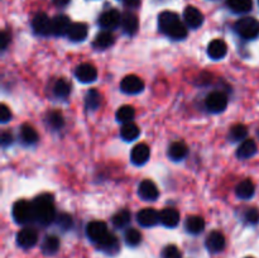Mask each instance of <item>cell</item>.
<instances>
[{
	"instance_id": "cell-39",
	"label": "cell",
	"mask_w": 259,
	"mask_h": 258,
	"mask_svg": "<svg viewBox=\"0 0 259 258\" xmlns=\"http://www.w3.org/2000/svg\"><path fill=\"white\" fill-rule=\"evenodd\" d=\"M55 222L57 223L58 227L63 230H68L71 227H72V218H71L68 214H65V212L57 215Z\"/></svg>"
},
{
	"instance_id": "cell-20",
	"label": "cell",
	"mask_w": 259,
	"mask_h": 258,
	"mask_svg": "<svg viewBox=\"0 0 259 258\" xmlns=\"http://www.w3.org/2000/svg\"><path fill=\"white\" fill-rule=\"evenodd\" d=\"M67 35L72 42H82L88 37V25L83 23H72Z\"/></svg>"
},
{
	"instance_id": "cell-44",
	"label": "cell",
	"mask_w": 259,
	"mask_h": 258,
	"mask_svg": "<svg viewBox=\"0 0 259 258\" xmlns=\"http://www.w3.org/2000/svg\"><path fill=\"white\" fill-rule=\"evenodd\" d=\"M8 43H9V35L7 34V32H2V35H0V48L5 50Z\"/></svg>"
},
{
	"instance_id": "cell-29",
	"label": "cell",
	"mask_w": 259,
	"mask_h": 258,
	"mask_svg": "<svg viewBox=\"0 0 259 258\" xmlns=\"http://www.w3.org/2000/svg\"><path fill=\"white\" fill-rule=\"evenodd\" d=\"M98 244L100 245L101 249L105 250V252L108 253H116L119 250L118 238L114 234H110V233H109L101 242H99Z\"/></svg>"
},
{
	"instance_id": "cell-43",
	"label": "cell",
	"mask_w": 259,
	"mask_h": 258,
	"mask_svg": "<svg viewBox=\"0 0 259 258\" xmlns=\"http://www.w3.org/2000/svg\"><path fill=\"white\" fill-rule=\"evenodd\" d=\"M13 143V136L8 132H4L2 134V146L3 147H8Z\"/></svg>"
},
{
	"instance_id": "cell-38",
	"label": "cell",
	"mask_w": 259,
	"mask_h": 258,
	"mask_svg": "<svg viewBox=\"0 0 259 258\" xmlns=\"http://www.w3.org/2000/svg\"><path fill=\"white\" fill-rule=\"evenodd\" d=\"M47 123L53 129H61L63 126V124H65V120H63V116L61 115V113H58V111H51L47 115Z\"/></svg>"
},
{
	"instance_id": "cell-5",
	"label": "cell",
	"mask_w": 259,
	"mask_h": 258,
	"mask_svg": "<svg viewBox=\"0 0 259 258\" xmlns=\"http://www.w3.org/2000/svg\"><path fill=\"white\" fill-rule=\"evenodd\" d=\"M205 105H206L207 110L211 113H222L228 105V98L222 91H214L207 95Z\"/></svg>"
},
{
	"instance_id": "cell-8",
	"label": "cell",
	"mask_w": 259,
	"mask_h": 258,
	"mask_svg": "<svg viewBox=\"0 0 259 258\" xmlns=\"http://www.w3.org/2000/svg\"><path fill=\"white\" fill-rule=\"evenodd\" d=\"M121 23V15L116 9H110L104 12L99 18V24L104 29H115Z\"/></svg>"
},
{
	"instance_id": "cell-16",
	"label": "cell",
	"mask_w": 259,
	"mask_h": 258,
	"mask_svg": "<svg viewBox=\"0 0 259 258\" xmlns=\"http://www.w3.org/2000/svg\"><path fill=\"white\" fill-rule=\"evenodd\" d=\"M228 46L223 39H214L209 43L207 47V55L212 60H222L227 56Z\"/></svg>"
},
{
	"instance_id": "cell-47",
	"label": "cell",
	"mask_w": 259,
	"mask_h": 258,
	"mask_svg": "<svg viewBox=\"0 0 259 258\" xmlns=\"http://www.w3.org/2000/svg\"><path fill=\"white\" fill-rule=\"evenodd\" d=\"M247 258H253V257H247Z\"/></svg>"
},
{
	"instance_id": "cell-32",
	"label": "cell",
	"mask_w": 259,
	"mask_h": 258,
	"mask_svg": "<svg viewBox=\"0 0 259 258\" xmlns=\"http://www.w3.org/2000/svg\"><path fill=\"white\" fill-rule=\"evenodd\" d=\"M114 43V35L110 32L105 30V32H101L96 35L95 40H94V46L96 48H100V50H105V48L110 47Z\"/></svg>"
},
{
	"instance_id": "cell-18",
	"label": "cell",
	"mask_w": 259,
	"mask_h": 258,
	"mask_svg": "<svg viewBox=\"0 0 259 258\" xmlns=\"http://www.w3.org/2000/svg\"><path fill=\"white\" fill-rule=\"evenodd\" d=\"M70 27L71 22L66 15H56L52 19V34L57 35V37L67 34Z\"/></svg>"
},
{
	"instance_id": "cell-3",
	"label": "cell",
	"mask_w": 259,
	"mask_h": 258,
	"mask_svg": "<svg viewBox=\"0 0 259 258\" xmlns=\"http://www.w3.org/2000/svg\"><path fill=\"white\" fill-rule=\"evenodd\" d=\"M234 29L244 39H254L259 34V22L253 17L242 18L235 23Z\"/></svg>"
},
{
	"instance_id": "cell-48",
	"label": "cell",
	"mask_w": 259,
	"mask_h": 258,
	"mask_svg": "<svg viewBox=\"0 0 259 258\" xmlns=\"http://www.w3.org/2000/svg\"><path fill=\"white\" fill-rule=\"evenodd\" d=\"M258 3H259V0H258Z\"/></svg>"
},
{
	"instance_id": "cell-31",
	"label": "cell",
	"mask_w": 259,
	"mask_h": 258,
	"mask_svg": "<svg viewBox=\"0 0 259 258\" xmlns=\"http://www.w3.org/2000/svg\"><path fill=\"white\" fill-rule=\"evenodd\" d=\"M60 248V239L56 235H48L42 243V250L45 254H55Z\"/></svg>"
},
{
	"instance_id": "cell-36",
	"label": "cell",
	"mask_w": 259,
	"mask_h": 258,
	"mask_svg": "<svg viewBox=\"0 0 259 258\" xmlns=\"http://www.w3.org/2000/svg\"><path fill=\"white\" fill-rule=\"evenodd\" d=\"M124 239H125L128 245H131V247H137V245L142 242V234L139 233V230L131 228V229L126 230L125 234H124Z\"/></svg>"
},
{
	"instance_id": "cell-17",
	"label": "cell",
	"mask_w": 259,
	"mask_h": 258,
	"mask_svg": "<svg viewBox=\"0 0 259 258\" xmlns=\"http://www.w3.org/2000/svg\"><path fill=\"white\" fill-rule=\"evenodd\" d=\"M206 248L210 252H222L225 248V237L220 232H211L206 238Z\"/></svg>"
},
{
	"instance_id": "cell-12",
	"label": "cell",
	"mask_w": 259,
	"mask_h": 258,
	"mask_svg": "<svg viewBox=\"0 0 259 258\" xmlns=\"http://www.w3.org/2000/svg\"><path fill=\"white\" fill-rule=\"evenodd\" d=\"M75 75L77 77V80L81 81V82L90 83L96 80V77H98V71L90 63H82V65L77 66V68L75 71Z\"/></svg>"
},
{
	"instance_id": "cell-27",
	"label": "cell",
	"mask_w": 259,
	"mask_h": 258,
	"mask_svg": "<svg viewBox=\"0 0 259 258\" xmlns=\"http://www.w3.org/2000/svg\"><path fill=\"white\" fill-rule=\"evenodd\" d=\"M139 134H141V131H139V128L133 123V121H132V123L123 124V126H121L120 129L121 138L126 142L134 141V139L138 138Z\"/></svg>"
},
{
	"instance_id": "cell-33",
	"label": "cell",
	"mask_w": 259,
	"mask_h": 258,
	"mask_svg": "<svg viewBox=\"0 0 259 258\" xmlns=\"http://www.w3.org/2000/svg\"><path fill=\"white\" fill-rule=\"evenodd\" d=\"M85 103L88 109H90V110H96L101 104V96L100 94H99V91L95 90V89H91V90L86 94Z\"/></svg>"
},
{
	"instance_id": "cell-37",
	"label": "cell",
	"mask_w": 259,
	"mask_h": 258,
	"mask_svg": "<svg viewBox=\"0 0 259 258\" xmlns=\"http://www.w3.org/2000/svg\"><path fill=\"white\" fill-rule=\"evenodd\" d=\"M111 222H113L114 227L124 228L125 225L129 224V222H131V214H129V211H126V210H120V211L116 212V214L114 215Z\"/></svg>"
},
{
	"instance_id": "cell-25",
	"label": "cell",
	"mask_w": 259,
	"mask_h": 258,
	"mask_svg": "<svg viewBox=\"0 0 259 258\" xmlns=\"http://www.w3.org/2000/svg\"><path fill=\"white\" fill-rule=\"evenodd\" d=\"M255 152H257V144L253 139H245L242 144L239 146L237 151V156L240 159H247L249 157L254 156Z\"/></svg>"
},
{
	"instance_id": "cell-11",
	"label": "cell",
	"mask_w": 259,
	"mask_h": 258,
	"mask_svg": "<svg viewBox=\"0 0 259 258\" xmlns=\"http://www.w3.org/2000/svg\"><path fill=\"white\" fill-rule=\"evenodd\" d=\"M137 220H138V223L142 227L149 228L154 227L157 223L161 222V217H159V214L154 209L147 207V209H142L137 214Z\"/></svg>"
},
{
	"instance_id": "cell-23",
	"label": "cell",
	"mask_w": 259,
	"mask_h": 258,
	"mask_svg": "<svg viewBox=\"0 0 259 258\" xmlns=\"http://www.w3.org/2000/svg\"><path fill=\"white\" fill-rule=\"evenodd\" d=\"M185 228H186L190 234H200L205 228V220L201 217L192 215V217H189L186 219Z\"/></svg>"
},
{
	"instance_id": "cell-9",
	"label": "cell",
	"mask_w": 259,
	"mask_h": 258,
	"mask_svg": "<svg viewBox=\"0 0 259 258\" xmlns=\"http://www.w3.org/2000/svg\"><path fill=\"white\" fill-rule=\"evenodd\" d=\"M120 88L125 94L133 95V94H139L143 91L144 82L142 81V78L138 77V76L129 75L125 76V77L121 80Z\"/></svg>"
},
{
	"instance_id": "cell-13",
	"label": "cell",
	"mask_w": 259,
	"mask_h": 258,
	"mask_svg": "<svg viewBox=\"0 0 259 258\" xmlns=\"http://www.w3.org/2000/svg\"><path fill=\"white\" fill-rule=\"evenodd\" d=\"M138 195L146 201H154L158 197L159 192L154 182H152L151 180H144L139 184Z\"/></svg>"
},
{
	"instance_id": "cell-2",
	"label": "cell",
	"mask_w": 259,
	"mask_h": 258,
	"mask_svg": "<svg viewBox=\"0 0 259 258\" xmlns=\"http://www.w3.org/2000/svg\"><path fill=\"white\" fill-rule=\"evenodd\" d=\"M34 219L42 225H50L56 220V210L53 204V196L51 194H42L34 199Z\"/></svg>"
},
{
	"instance_id": "cell-1",
	"label": "cell",
	"mask_w": 259,
	"mask_h": 258,
	"mask_svg": "<svg viewBox=\"0 0 259 258\" xmlns=\"http://www.w3.org/2000/svg\"><path fill=\"white\" fill-rule=\"evenodd\" d=\"M158 27L161 32L172 39H184L187 35V28L174 12H163L158 17Z\"/></svg>"
},
{
	"instance_id": "cell-21",
	"label": "cell",
	"mask_w": 259,
	"mask_h": 258,
	"mask_svg": "<svg viewBox=\"0 0 259 258\" xmlns=\"http://www.w3.org/2000/svg\"><path fill=\"white\" fill-rule=\"evenodd\" d=\"M161 217V223L167 228H175L179 225L180 223V214L177 210L175 209H164L159 214Z\"/></svg>"
},
{
	"instance_id": "cell-24",
	"label": "cell",
	"mask_w": 259,
	"mask_h": 258,
	"mask_svg": "<svg viewBox=\"0 0 259 258\" xmlns=\"http://www.w3.org/2000/svg\"><path fill=\"white\" fill-rule=\"evenodd\" d=\"M235 194L239 199H250L254 195V184L250 180H243L242 182L238 184L237 189H235Z\"/></svg>"
},
{
	"instance_id": "cell-14",
	"label": "cell",
	"mask_w": 259,
	"mask_h": 258,
	"mask_svg": "<svg viewBox=\"0 0 259 258\" xmlns=\"http://www.w3.org/2000/svg\"><path fill=\"white\" fill-rule=\"evenodd\" d=\"M184 19L190 28H199L204 23V15L197 8L187 7L184 12Z\"/></svg>"
},
{
	"instance_id": "cell-4",
	"label": "cell",
	"mask_w": 259,
	"mask_h": 258,
	"mask_svg": "<svg viewBox=\"0 0 259 258\" xmlns=\"http://www.w3.org/2000/svg\"><path fill=\"white\" fill-rule=\"evenodd\" d=\"M13 218L18 224H27V223L33 222L34 219V209L33 204L19 200L13 206Z\"/></svg>"
},
{
	"instance_id": "cell-42",
	"label": "cell",
	"mask_w": 259,
	"mask_h": 258,
	"mask_svg": "<svg viewBox=\"0 0 259 258\" xmlns=\"http://www.w3.org/2000/svg\"><path fill=\"white\" fill-rule=\"evenodd\" d=\"M12 118V113H10V109L8 108L5 104H3L2 105V109H0V120H2V123H7L9 119Z\"/></svg>"
},
{
	"instance_id": "cell-34",
	"label": "cell",
	"mask_w": 259,
	"mask_h": 258,
	"mask_svg": "<svg viewBox=\"0 0 259 258\" xmlns=\"http://www.w3.org/2000/svg\"><path fill=\"white\" fill-rule=\"evenodd\" d=\"M247 134H248V129L244 124H235V125L232 126V129H230L229 138L230 141L238 142L244 139L245 137H247Z\"/></svg>"
},
{
	"instance_id": "cell-28",
	"label": "cell",
	"mask_w": 259,
	"mask_h": 258,
	"mask_svg": "<svg viewBox=\"0 0 259 258\" xmlns=\"http://www.w3.org/2000/svg\"><path fill=\"white\" fill-rule=\"evenodd\" d=\"M20 138H22L23 143L30 146V144H34L38 142V133L33 126L24 124L20 129Z\"/></svg>"
},
{
	"instance_id": "cell-19",
	"label": "cell",
	"mask_w": 259,
	"mask_h": 258,
	"mask_svg": "<svg viewBox=\"0 0 259 258\" xmlns=\"http://www.w3.org/2000/svg\"><path fill=\"white\" fill-rule=\"evenodd\" d=\"M138 18L136 14L131 12H126L121 15V28H123L124 33L132 35L138 30Z\"/></svg>"
},
{
	"instance_id": "cell-35",
	"label": "cell",
	"mask_w": 259,
	"mask_h": 258,
	"mask_svg": "<svg viewBox=\"0 0 259 258\" xmlns=\"http://www.w3.org/2000/svg\"><path fill=\"white\" fill-rule=\"evenodd\" d=\"M70 91L71 88L67 81L63 80V78L56 81L55 88H53V93L56 94V96H58V98H67L70 95Z\"/></svg>"
},
{
	"instance_id": "cell-41",
	"label": "cell",
	"mask_w": 259,
	"mask_h": 258,
	"mask_svg": "<svg viewBox=\"0 0 259 258\" xmlns=\"http://www.w3.org/2000/svg\"><path fill=\"white\" fill-rule=\"evenodd\" d=\"M245 219H247V222L250 223V224H257V223L259 222L258 210H255V209L248 210L247 214H245Z\"/></svg>"
},
{
	"instance_id": "cell-30",
	"label": "cell",
	"mask_w": 259,
	"mask_h": 258,
	"mask_svg": "<svg viewBox=\"0 0 259 258\" xmlns=\"http://www.w3.org/2000/svg\"><path fill=\"white\" fill-rule=\"evenodd\" d=\"M136 116V110H134L133 106L131 105H124L121 108H119V110L116 111V120L120 121V123L126 124L132 123Z\"/></svg>"
},
{
	"instance_id": "cell-7",
	"label": "cell",
	"mask_w": 259,
	"mask_h": 258,
	"mask_svg": "<svg viewBox=\"0 0 259 258\" xmlns=\"http://www.w3.org/2000/svg\"><path fill=\"white\" fill-rule=\"evenodd\" d=\"M86 234L90 238L93 242L99 243L109 234L108 227L104 222H91L89 223L88 227H86Z\"/></svg>"
},
{
	"instance_id": "cell-10",
	"label": "cell",
	"mask_w": 259,
	"mask_h": 258,
	"mask_svg": "<svg viewBox=\"0 0 259 258\" xmlns=\"http://www.w3.org/2000/svg\"><path fill=\"white\" fill-rule=\"evenodd\" d=\"M38 242V234L32 228H24L17 234V243L22 248H32Z\"/></svg>"
},
{
	"instance_id": "cell-45",
	"label": "cell",
	"mask_w": 259,
	"mask_h": 258,
	"mask_svg": "<svg viewBox=\"0 0 259 258\" xmlns=\"http://www.w3.org/2000/svg\"><path fill=\"white\" fill-rule=\"evenodd\" d=\"M125 2V5L131 8H137L139 5V0H124Z\"/></svg>"
},
{
	"instance_id": "cell-26",
	"label": "cell",
	"mask_w": 259,
	"mask_h": 258,
	"mask_svg": "<svg viewBox=\"0 0 259 258\" xmlns=\"http://www.w3.org/2000/svg\"><path fill=\"white\" fill-rule=\"evenodd\" d=\"M227 5L232 12L243 14L252 10L253 2L252 0H227Z\"/></svg>"
},
{
	"instance_id": "cell-46",
	"label": "cell",
	"mask_w": 259,
	"mask_h": 258,
	"mask_svg": "<svg viewBox=\"0 0 259 258\" xmlns=\"http://www.w3.org/2000/svg\"><path fill=\"white\" fill-rule=\"evenodd\" d=\"M53 3H55V5H57V7H66V5L70 3V0H53Z\"/></svg>"
},
{
	"instance_id": "cell-22",
	"label": "cell",
	"mask_w": 259,
	"mask_h": 258,
	"mask_svg": "<svg viewBox=\"0 0 259 258\" xmlns=\"http://www.w3.org/2000/svg\"><path fill=\"white\" fill-rule=\"evenodd\" d=\"M187 153H189V148L184 142H175L169 146L168 157L174 161H181L187 156Z\"/></svg>"
},
{
	"instance_id": "cell-40",
	"label": "cell",
	"mask_w": 259,
	"mask_h": 258,
	"mask_svg": "<svg viewBox=\"0 0 259 258\" xmlns=\"http://www.w3.org/2000/svg\"><path fill=\"white\" fill-rule=\"evenodd\" d=\"M163 258H181V252L176 245H167L163 249Z\"/></svg>"
},
{
	"instance_id": "cell-15",
	"label": "cell",
	"mask_w": 259,
	"mask_h": 258,
	"mask_svg": "<svg viewBox=\"0 0 259 258\" xmlns=\"http://www.w3.org/2000/svg\"><path fill=\"white\" fill-rule=\"evenodd\" d=\"M149 156H151V149L147 144L141 143L137 144L133 149H132L131 159L134 164L137 166H142V164L146 163L149 159Z\"/></svg>"
},
{
	"instance_id": "cell-6",
	"label": "cell",
	"mask_w": 259,
	"mask_h": 258,
	"mask_svg": "<svg viewBox=\"0 0 259 258\" xmlns=\"http://www.w3.org/2000/svg\"><path fill=\"white\" fill-rule=\"evenodd\" d=\"M32 27L34 32L39 35L52 34V19H50L45 13H38L33 18Z\"/></svg>"
}]
</instances>
